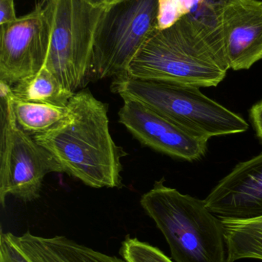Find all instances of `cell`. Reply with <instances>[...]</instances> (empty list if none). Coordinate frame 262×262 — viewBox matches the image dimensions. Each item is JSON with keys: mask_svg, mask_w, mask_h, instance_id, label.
<instances>
[{"mask_svg": "<svg viewBox=\"0 0 262 262\" xmlns=\"http://www.w3.org/2000/svg\"><path fill=\"white\" fill-rule=\"evenodd\" d=\"M66 116L43 134L32 136L61 166L63 173L89 187L122 186L121 160L126 155L109 130L108 107L88 89L69 100Z\"/></svg>", "mask_w": 262, "mask_h": 262, "instance_id": "6da1fadb", "label": "cell"}, {"mask_svg": "<svg viewBox=\"0 0 262 262\" xmlns=\"http://www.w3.org/2000/svg\"><path fill=\"white\" fill-rule=\"evenodd\" d=\"M226 60L221 28L187 15L168 29H155L129 64L132 78L215 87L225 78Z\"/></svg>", "mask_w": 262, "mask_h": 262, "instance_id": "7a4b0ae2", "label": "cell"}, {"mask_svg": "<svg viewBox=\"0 0 262 262\" xmlns=\"http://www.w3.org/2000/svg\"><path fill=\"white\" fill-rule=\"evenodd\" d=\"M140 204L164 235L174 261L229 262L223 220L205 200L181 193L162 179Z\"/></svg>", "mask_w": 262, "mask_h": 262, "instance_id": "3957f363", "label": "cell"}, {"mask_svg": "<svg viewBox=\"0 0 262 262\" xmlns=\"http://www.w3.org/2000/svg\"><path fill=\"white\" fill-rule=\"evenodd\" d=\"M111 90L123 99L143 103L194 135L208 140L249 129V124L241 117L208 98L197 86L142 79L123 74L114 78Z\"/></svg>", "mask_w": 262, "mask_h": 262, "instance_id": "277c9868", "label": "cell"}, {"mask_svg": "<svg viewBox=\"0 0 262 262\" xmlns=\"http://www.w3.org/2000/svg\"><path fill=\"white\" fill-rule=\"evenodd\" d=\"M50 26L45 67L72 93L90 81L94 46L106 9L84 0H45Z\"/></svg>", "mask_w": 262, "mask_h": 262, "instance_id": "5b68a950", "label": "cell"}, {"mask_svg": "<svg viewBox=\"0 0 262 262\" xmlns=\"http://www.w3.org/2000/svg\"><path fill=\"white\" fill-rule=\"evenodd\" d=\"M9 87L0 81V203L3 207L9 195L23 202L36 200L48 174L63 173L53 157L18 126L9 98Z\"/></svg>", "mask_w": 262, "mask_h": 262, "instance_id": "8992f818", "label": "cell"}, {"mask_svg": "<svg viewBox=\"0 0 262 262\" xmlns=\"http://www.w3.org/2000/svg\"><path fill=\"white\" fill-rule=\"evenodd\" d=\"M158 0H125L106 9L98 29L90 81L115 78L157 28Z\"/></svg>", "mask_w": 262, "mask_h": 262, "instance_id": "52a82bcc", "label": "cell"}, {"mask_svg": "<svg viewBox=\"0 0 262 262\" xmlns=\"http://www.w3.org/2000/svg\"><path fill=\"white\" fill-rule=\"evenodd\" d=\"M0 26V81L12 86L39 72L46 62L50 26L44 1Z\"/></svg>", "mask_w": 262, "mask_h": 262, "instance_id": "ba28073f", "label": "cell"}, {"mask_svg": "<svg viewBox=\"0 0 262 262\" xmlns=\"http://www.w3.org/2000/svg\"><path fill=\"white\" fill-rule=\"evenodd\" d=\"M118 122L143 144L171 157L193 161L207 150L208 140L194 135L139 101L123 99Z\"/></svg>", "mask_w": 262, "mask_h": 262, "instance_id": "9c48e42d", "label": "cell"}, {"mask_svg": "<svg viewBox=\"0 0 262 262\" xmlns=\"http://www.w3.org/2000/svg\"><path fill=\"white\" fill-rule=\"evenodd\" d=\"M204 200L221 220L262 217V154L237 165Z\"/></svg>", "mask_w": 262, "mask_h": 262, "instance_id": "30bf717a", "label": "cell"}, {"mask_svg": "<svg viewBox=\"0 0 262 262\" xmlns=\"http://www.w3.org/2000/svg\"><path fill=\"white\" fill-rule=\"evenodd\" d=\"M229 69L247 70L262 59V1L235 0L218 18Z\"/></svg>", "mask_w": 262, "mask_h": 262, "instance_id": "8fae6325", "label": "cell"}, {"mask_svg": "<svg viewBox=\"0 0 262 262\" xmlns=\"http://www.w3.org/2000/svg\"><path fill=\"white\" fill-rule=\"evenodd\" d=\"M16 98L31 102L66 107L74 93L68 90L58 77L43 67L32 76L11 86Z\"/></svg>", "mask_w": 262, "mask_h": 262, "instance_id": "7c38bea8", "label": "cell"}, {"mask_svg": "<svg viewBox=\"0 0 262 262\" xmlns=\"http://www.w3.org/2000/svg\"><path fill=\"white\" fill-rule=\"evenodd\" d=\"M229 262L241 259L262 261V217L251 220H221Z\"/></svg>", "mask_w": 262, "mask_h": 262, "instance_id": "4fadbf2b", "label": "cell"}, {"mask_svg": "<svg viewBox=\"0 0 262 262\" xmlns=\"http://www.w3.org/2000/svg\"><path fill=\"white\" fill-rule=\"evenodd\" d=\"M9 95L18 126L31 136L49 130L60 122L68 113L67 106L60 107L19 99L12 94L11 86Z\"/></svg>", "mask_w": 262, "mask_h": 262, "instance_id": "5bb4252c", "label": "cell"}, {"mask_svg": "<svg viewBox=\"0 0 262 262\" xmlns=\"http://www.w3.org/2000/svg\"><path fill=\"white\" fill-rule=\"evenodd\" d=\"M12 238L31 262H72L63 253L53 236L42 237L26 232Z\"/></svg>", "mask_w": 262, "mask_h": 262, "instance_id": "9a60e30c", "label": "cell"}, {"mask_svg": "<svg viewBox=\"0 0 262 262\" xmlns=\"http://www.w3.org/2000/svg\"><path fill=\"white\" fill-rule=\"evenodd\" d=\"M119 254L126 262H175L158 248L131 236L122 243Z\"/></svg>", "mask_w": 262, "mask_h": 262, "instance_id": "2e32d148", "label": "cell"}, {"mask_svg": "<svg viewBox=\"0 0 262 262\" xmlns=\"http://www.w3.org/2000/svg\"><path fill=\"white\" fill-rule=\"evenodd\" d=\"M53 238L63 253L72 262H126L123 258L106 255L63 235H55Z\"/></svg>", "mask_w": 262, "mask_h": 262, "instance_id": "e0dca14e", "label": "cell"}, {"mask_svg": "<svg viewBox=\"0 0 262 262\" xmlns=\"http://www.w3.org/2000/svg\"><path fill=\"white\" fill-rule=\"evenodd\" d=\"M198 0H158L157 29H165L191 15Z\"/></svg>", "mask_w": 262, "mask_h": 262, "instance_id": "ac0fdd59", "label": "cell"}, {"mask_svg": "<svg viewBox=\"0 0 262 262\" xmlns=\"http://www.w3.org/2000/svg\"><path fill=\"white\" fill-rule=\"evenodd\" d=\"M233 1L235 0H198L195 10L189 15L212 27H218L221 11Z\"/></svg>", "mask_w": 262, "mask_h": 262, "instance_id": "d6986e66", "label": "cell"}, {"mask_svg": "<svg viewBox=\"0 0 262 262\" xmlns=\"http://www.w3.org/2000/svg\"><path fill=\"white\" fill-rule=\"evenodd\" d=\"M0 262H31L15 244L11 232L0 234Z\"/></svg>", "mask_w": 262, "mask_h": 262, "instance_id": "ffe728a7", "label": "cell"}, {"mask_svg": "<svg viewBox=\"0 0 262 262\" xmlns=\"http://www.w3.org/2000/svg\"><path fill=\"white\" fill-rule=\"evenodd\" d=\"M17 18L15 0H0V26L9 24Z\"/></svg>", "mask_w": 262, "mask_h": 262, "instance_id": "44dd1931", "label": "cell"}, {"mask_svg": "<svg viewBox=\"0 0 262 262\" xmlns=\"http://www.w3.org/2000/svg\"><path fill=\"white\" fill-rule=\"evenodd\" d=\"M251 119L257 135L262 140V101L257 103L251 109Z\"/></svg>", "mask_w": 262, "mask_h": 262, "instance_id": "7402d4cb", "label": "cell"}, {"mask_svg": "<svg viewBox=\"0 0 262 262\" xmlns=\"http://www.w3.org/2000/svg\"><path fill=\"white\" fill-rule=\"evenodd\" d=\"M93 7L98 9H109L115 5L118 4L125 0H84Z\"/></svg>", "mask_w": 262, "mask_h": 262, "instance_id": "603a6c76", "label": "cell"}]
</instances>
